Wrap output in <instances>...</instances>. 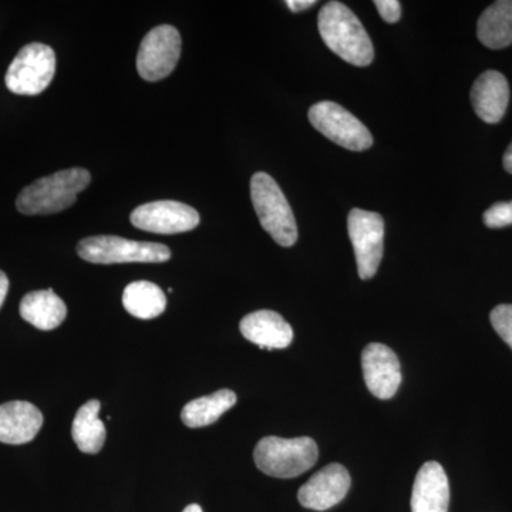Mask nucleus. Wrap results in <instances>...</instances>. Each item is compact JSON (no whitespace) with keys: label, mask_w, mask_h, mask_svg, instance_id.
Here are the masks:
<instances>
[{"label":"nucleus","mask_w":512,"mask_h":512,"mask_svg":"<svg viewBox=\"0 0 512 512\" xmlns=\"http://www.w3.org/2000/svg\"><path fill=\"white\" fill-rule=\"evenodd\" d=\"M318 28L325 45L340 59L359 67L373 62L372 40L348 6L340 2L326 3L319 12Z\"/></svg>","instance_id":"1"},{"label":"nucleus","mask_w":512,"mask_h":512,"mask_svg":"<svg viewBox=\"0 0 512 512\" xmlns=\"http://www.w3.org/2000/svg\"><path fill=\"white\" fill-rule=\"evenodd\" d=\"M90 181L92 175L84 168L59 171L23 188L16 200V208L25 215L57 214L72 207L77 195L86 190Z\"/></svg>","instance_id":"2"},{"label":"nucleus","mask_w":512,"mask_h":512,"mask_svg":"<svg viewBox=\"0 0 512 512\" xmlns=\"http://www.w3.org/2000/svg\"><path fill=\"white\" fill-rule=\"evenodd\" d=\"M318 457V444L311 437H265L254 451L256 467L266 476L276 478L301 476L315 466Z\"/></svg>","instance_id":"3"},{"label":"nucleus","mask_w":512,"mask_h":512,"mask_svg":"<svg viewBox=\"0 0 512 512\" xmlns=\"http://www.w3.org/2000/svg\"><path fill=\"white\" fill-rule=\"evenodd\" d=\"M251 198L262 228L276 244L289 248L298 241V227L291 205L281 187L266 173H256L251 180Z\"/></svg>","instance_id":"4"},{"label":"nucleus","mask_w":512,"mask_h":512,"mask_svg":"<svg viewBox=\"0 0 512 512\" xmlns=\"http://www.w3.org/2000/svg\"><path fill=\"white\" fill-rule=\"evenodd\" d=\"M77 254L92 264H161L171 258L170 248L156 242L130 241V239L99 235L84 238L77 245Z\"/></svg>","instance_id":"5"},{"label":"nucleus","mask_w":512,"mask_h":512,"mask_svg":"<svg viewBox=\"0 0 512 512\" xmlns=\"http://www.w3.org/2000/svg\"><path fill=\"white\" fill-rule=\"evenodd\" d=\"M56 73V55L52 47L30 43L22 47L6 72L10 92L19 96H37L45 92Z\"/></svg>","instance_id":"6"},{"label":"nucleus","mask_w":512,"mask_h":512,"mask_svg":"<svg viewBox=\"0 0 512 512\" xmlns=\"http://www.w3.org/2000/svg\"><path fill=\"white\" fill-rule=\"evenodd\" d=\"M309 121L330 141L352 151H365L372 147L373 137L365 124L356 119L345 107L333 101H320L309 110Z\"/></svg>","instance_id":"7"},{"label":"nucleus","mask_w":512,"mask_h":512,"mask_svg":"<svg viewBox=\"0 0 512 512\" xmlns=\"http://www.w3.org/2000/svg\"><path fill=\"white\" fill-rule=\"evenodd\" d=\"M181 36L174 26L151 29L144 36L137 55V70L147 82H158L170 76L181 56Z\"/></svg>","instance_id":"8"},{"label":"nucleus","mask_w":512,"mask_h":512,"mask_svg":"<svg viewBox=\"0 0 512 512\" xmlns=\"http://www.w3.org/2000/svg\"><path fill=\"white\" fill-rule=\"evenodd\" d=\"M350 241L355 249L357 272L360 279H370L377 274L383 258L384 221L377 212L350 211L348 218Z\"/></svg>","instance_id":"9"},{"label":"nucleus","mask_w":512,"mask_h":512,"mask_svg":"<svg viewBox=\"0 0 512 512\" xmlns=\"http://www.w3.org/2000/svg\"><path fill=\"white\" fill-rule=\"evenodd\" d=\"M130 221L141 231L174 235L197 228L200 214L183 202L156 201L137 207L131 212Z\"/></svg>","instance_id":"10"},{"label":"nucleus","mask_w":512,"mask_h":512,"mask_svg":"<svg viewBox=\"0 0 512 512\" xmlns=\"http://www.w3.org/2000/svg\"><path fill=\"white\" fill-rule=\"evenodd\" d=\"M363 377L369 392L377 399L389 400L402 383L399 357L389 346L370 343L362 353Z\"/></svg>","instance_id":"11"},{"label":"nucleus","mask_w":512,"mask_h":512,"mask_svg":"<svg viewBox=\"0 0 512 512\" xmlns=\"http://www.w3.org/2000/svg\"><path fill=\"white\" fill-rule=\"evenodd\" d=\"M352 478L342 464H329L318 471L298 493L302 507L309 510L326 511L335 507L349 493Z\"/></svg>","instance_id":"12"},{"label":"nucleus","mask_w":512,"mask_h":512,"mask_svg":"<svg viewBox=\"0 0 512 512\" xmlns=\"http://www.w3.org/2000/svg\"><path fill=\"white\" fill-rule=\"evenodd\" d=\"M450 484L437 461H427L417 473L412 494V512H448Z\"/></svg>","instance_id":"13"},{"label":"nucleus","mask_w":512,"mask_h":512,"mask_svg":"<svg viewBox=\"0 0 512 512\" xmlns=\"http://www.w3.org/2000/svg\"><path fill=\"white\" fill-rule=\"evenodd\" d=\"M471 103L485 123H500L510 103V86L504 74L495 70L481 74L471 89Z\"/></svg>","instance_id":"14"},{"label":"nucleus","mask_w":512,"mask_h":512,"mask_svg":"<svg viewBox=\"0 0 512 512\" xmlns=\"http://www.w3.org/2000/svg\"><path fill=\"white\" fill-rule=\"evenodd\" d=\"M242 336L261 349H285L291 345L293 330L279 313L256 311L239 323Z\"/></svg>","instance_id":"15"},{"label":"nucleus","mask_w":512,"mask_h":512,"mask_svg":"<svg viewBox=\"0 0 512 512\" xmlns=\"http://www.w3.org/2000/svg\"><path fill=\"white\" fill-rule=\"evenodd\" d=\"M43 426V414L28 402H9L0 406V443L26 444Z\"/></svg>","instance_id":"16"},{"label":"nucleus","mask_w":512,"mask_h":512,"mask_svg":"<svg viewBox=\"0 0 512 512\" xmlns=\"http://www.w3.org/2000/svg\"><path fill=\"white\" fill-rule=\"evenodd\" d=\"M20 316L40 330L59 328L67 316V306L53 289L29 292L20 302Z\"/></svg>","instance_id":"17"},{"label":"nucleus","mask_w":512,"mask_h":512,"mask_svg":"<svg viewBox=\"0 0 512 512\" xmlns=\"http://www.w3.org/2000/svg\"><path fill=\"white\" fill-rule=\"evenodd\" d=\"M477 36L490 49L512 45V0H498L484 10L478 19Z\"/></svg>","instance_id":"18"},{"label":"nucleus","mask_w":512,"mask_h":512,"mask_svg":"<svg viewBox=\"0 0 512 512\" xmlns=\"http://www.w3.org/2000/svg\"><path fill=\"white\" fill-rule=\"evenodd\" d=\"M101 403L89 400L80 407L73 420L72 437L80 451L97 454L106 441V427L99 417Z\"/></svg>","instance_id":"19"},{"label":"nucleus","mask_w":512,"mask_h":512,"mask_svg":"<svg viewBox=\"0 0 512 512\" xmlns=\"http://www.w3.org/2000/svg\"><path fill=\"white\" fill-rule=\"evenodd\" d=\"M235 403H237V394L232 390H218L210 396L200 397V399L185 404L183 412H181V420L190 429L210 426L220 420L222 414L232 409Z\"/></svg>","instance_id":"20"},{"label":"nucleus","mask_w":512,"mask_h":512,"mask_svg":"<svg viewBox=\"0 0 512 512\" xmlns=\"http://www.w3.org/2000/svg\"><path fill=\"white\" fill-rule=\"evenodd\" d=\"M123 306L134 318L154 319L167 308V298L153 282L137 281L124 289Z\"/></svg>","instance_id":"21"},{"label":"nucleus","mask_w":512,"mask_h":512,"mask_svg":"<svg viewBox=\"0 0 512 512\" xmlns=\"http://www.w3.org/2000/svg\"><path fill=\"white\" fill-rule=\"evenodd\" d=\"M491 325L512 350V305H498L490 315Z\"/></svg>","instance_id":"22"},{"label":"nucleus","mask_w":512,"mask_h":512,"mask_svg":"<svg viewBox=\"0 0 512 512\" xmlns=\"http://www.w3.org/2000/svg\"><path fill=\"white\" fill-rule=\"evenodd\" d=\"M483 220L488 228L510 227L512 225V201L497 202L484 212Z\"/></svg>","instance_id":"23"},{"label":"nucleus","mask_w":512,"mask_h":512,"mask_svg":"<svg viewBox=\"0 0 512 512\" xmlns=\"http://www.w3.org/2000/svg\"><path fill=\"white\" fill-rule=\"evenodd\" d=\"M375 6L384 22H399L400 16H402V5H400V2H397V0H376Z\"/></svg>","instance_id":"24"},{"label":"nucleus","mask_w":512,"mask_h":512,"mask_svg":"<svg viewBox=\"0 0 512 512\" xmlns=\"http://www.w3.org/2000/svg\"><path fill=\"white\" fill-rule=\"evenodd\" d=\"M315 0H286V6L292 10V12H302L315 6Z\"/></svg>","instance_id":"25"},{"label":"nucleus","mask_w":512,"mask_h":512,"mask_svg":"<svg viewBox=\"0 0 512 512\" xmlns=\"http://www.w3.org/2000/svg\"><path fill=\"white\" fill-rule=\"evenodd\" d=\"M9 291V279L5 272L0 271V308H2L3 302H5L6 296Z\"/></svg>","instance_id":"26"},{"label":"nucleus","mask_w":512,"mask_h":512,"mask_svg":"<svg viewBox=\"0 0 512 512\" xmlns=\"http://www.w3.org/2000/svg\"><path fill=\"white\" fill-rule=\"evenodd\" d=\"M503 164L505 170L512 174V143L510 144V147L507 148V151H505Z\"/></svg>","instance_id":"27"},{"label":"nucleus","mask_w":512,"mask_h":512,"mask_svg":"<svg viewBox=\"0 0 512 512\" xmlns=\"http://www.w3.org/2000/svg\"><path fill=\"white\" fill-rule=\"evenodd\" d=\"M183 512H204L202 511V508L198 504H191L188 505L187 508Z\"/></svg>","instance_id":"28"}]
</instances>
